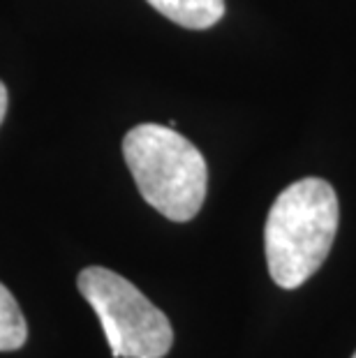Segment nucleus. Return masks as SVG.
Segmentation results:
<instances>
[{"label": "nucleus", "mask_w": 356, "mask_h": 358, "mask_svg": "<svg viewBox=\"0 0 356 358\" xmlns=\"http://www.w3.org/2000/svg\"><path fill=\"white\" fill-rule=\"evenodd\" d=\"M5 113H7V88H5V83L0 81V123H3Z\"/></svg>", "instance_id": "6"}, {"label": "nucleus", "mask_w": 356, "mask_h": 358, "mask_svg": "<svg viewBox=\"0 0 356 358\" xmlns=\"http://www.w3.org/2000/svg\"><path fill=\"white\" fill-rule=\"evenodd\" d=\"M340 206L331 182L301 178L278 194L266 217L264 248L280 289H299L327 262L338 234Z\"/></svg>", "instance_id": "1"}, {"label": "nucleus", "mask_w": 356, "mask_h": 358, "mask_svg": "<svg viewBox=\"0 0 356 358\" xmlns=\"http://www.w3.org/2000/svg\"><path fill=\"white\" fill-rule=\"evenodd\" d=\"M123 157L143 201L171 222H190L201 210L208 166L199 148L173 127L143 123L123 139Z\"/></svg>", "instance_id": "2"}, {"label": "nucleus", "mask_w": 356, "mask_h": 358, "mask_svg": "<svg viewBox=\"0 0 356 358\" xmlns=\"http://www.w3.org/2000/svg\"><path fill=\"white\" fill-rule=\"evenodd\" d=\"M352 358H356V352H354V356H352Z\"/></svg>", "instance_id": "7"}, {"label": "nucleus", "mask_w": 356, "mask_h": 358, "mask_svg": "<svg viewBox=\"0 0 356 358\" xmlns=\"http://www.w3.org/2000/svg\"><path fill=\"white\" fill-rule=\"evenodd\" d=\"M116 358H164L173 345L166 315L155 308L130 280L102 266H88L77 278Z\"/></svg>", "instance_id": "3"}, {"label": "nucleus", "mask_w": 356, "mask_h": 358, "mask_svg": "<svg viewBox=\"0 0 356 358\" xmlns=\"http://www.w3.org/2000/svg\"><path fill=\"white\" fill-rule=\"evenodd\" d=\"M146 3L173 24L190 30H206L225 17V0H146Z\"/></svg>", "instance_id": "4"}, {"label": "nucleus", "mask_w": 356, "mask_h": 358, "mask_svg": "<svg viewBox=\"0 0 356 358\" xmlns=\"http://www.w3.org/2000/svg\"><path fill=\"white\" fill-rule=\"evenodd\" d=\"M28 326L21 315L19 303L14 301L10 289L0 285V352H14L26 345Z\"/></svg>", "instance_id": "5"}]
</instances>
